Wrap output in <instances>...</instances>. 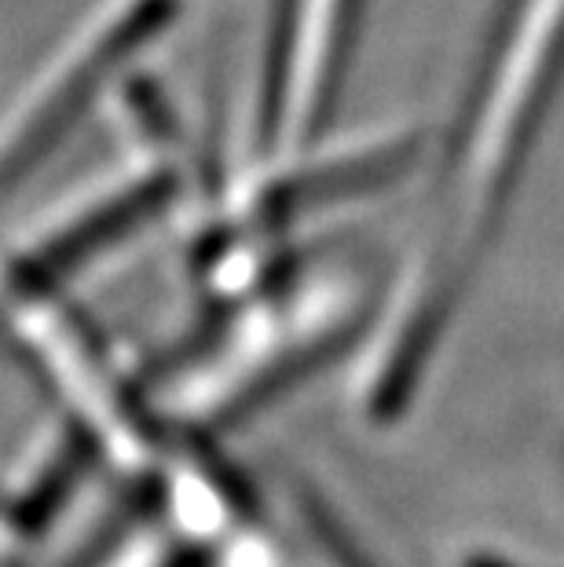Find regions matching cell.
<instances>
[{
  "instance_id": "obj_3",
  "label": "cell",
  "mask_w": 564,
  "mask_h": 567,
  "mask_svg": "<svg viewBox=\"0 0 564 567\" xmlns=\"http://www.w3.org/2000/svg\"><path fill=\"white\" fill-rule=\"evenodd\" d=\"M363 0H279L264 84L257 95L254 147L246 162L283 158L311 147L327 117L352 44Z\"/></svg>"
},
{
  "instance_id": "obj_1",
  "label": "cell",
  "mask_w": 564,
  "mask_h": 567,
  "mask_svg": "<svg viewBox=\"0 0 564 567\" xmlns=\"http://www.w3.org/2000/svg\"><path fill=\"white\" fill-rule=\"evenodd\" d=\"M561 81L564 0H510L454 132L429 220L367 333V355L381 373L425 381L495 243Z\"/></svg>"
},
{
  "instance_id": "obj_2",
  "label": "cell",
  "mask_w": 564,
  "mask_h": 567,
  "mask_svg": "<svg viewBox=\"0 0 564 567\" xmlns=\"http://www.w3.org/2000/svg\"><path fill=\"white\" fill-rule=\"evenodd\" d=\"M352 311L345 282H311L286 293H254L246 316L224 319L209 344H195L147 392L180 436L209 432L271 395L341 333Z\"/></svg>"
}]
</instances>
